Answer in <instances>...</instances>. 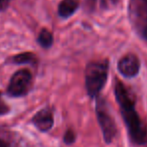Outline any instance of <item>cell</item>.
<instances>
[{
    "label": "cell",
    "instance_id": "6da1fadb",
    "mask_svg": "<svg viewBox=\"0 0 147 147\" xmlns=\"http://www.w3.org/2000/svg\"><path fill=\"white\" fill-rule=\"evenodd\" d=\"M114 95L131 142L136 145H145L147 144V127L136 111L133 95L118 80L115 83Z\"/></svg>",
    "mask_w": 147,
    "mask_h": 147
},
{
    "label": "cell",
    "instance_id": "7a4b0ae2",
    "mask_svg": "<svg viewBox=\"0 0 147 147\" xmlns=\"http://www.w3.org/2000/svg\"><path fill=\"white\" fill-rule=\"evenodd\" d=\"M108 78V61L91 62L85 69V88L91 98L99 95Z\"/></svg>",
    "mask_w": 147,
    "mask_h": 147
},
{
    "label": "cell",
    "instance_id": "3957f363",
    "mask_svg": "<svg viewBox=\"0 0 147 147\" xmlns=\"http://www.w3.org/2000/svg\"><path fill=\"white\" fill-rule=\"evenodd\" d=\"M97 120L102 131L103 138L106 144L112 143L117 133V127L113 115L111 114L110 108L107 104L106 100L103 97H96V105H95Z\"/></svg>",
    "mask_w": 147,
    "mask_h": 147
},
{
    "label": "cell",
    "instance_id": "277c9868",
    "mask_svg": "<svg viewBox=\"0 0 147 147\" xmlns=\"http://www.w3.org/2000/svg\"><path fill=\"white\" fill-rule=\"evenodd\" d=\"M32 85V74L28 69H20L12 75L8 84V94L13 97L25 95Z\"/></svg>",
    "mask_w": 147,
    "mask_h": 147
},
{
    "label": "cell",
    "instance_id": "5b68a950",
    "mask_svg": "<svg viewBox=\"0 0 147 147\" xmlns=\"http://www.w3.org/2000/svg\"><path fill=\"white\" fill-rule=\"evenodd\" d=\"M118 70L120 74L126 78L135 77L140 70V62L134 54H127L118 62Z\"/></svg>",
    "mask_w": 147,
    "mask_h": 147
},
{
    "label": "cell",
    "instance_id": "8992f818",
    "mask_svg": "<svg viewBox=\"0 0 147 147\" xmlns=\"http://www.w3.org/2000/svg\"><path fill=\"white\" fill-rule=\"evenodd\" d=\"M33 123L41 131H48L53 125V115L50 110L43 109L33 117Z\"/></svg>",
    "mask_w": 147,
    "mask_h": 147
},
{
    "label": "cell",
    "instance_id": "52a82bcc",
    "mask_svg": "<svg viewBox=\"0 0 147 147\" xmlns=\"http://www.w3.org/2000/svg\"><path fill=\"white\" fill-rule=\"evenodd\" d=\"M78 7V0H62L58 5V15L62 18H68L77 11Z\"/></svg>",
    "mask_w": 147,
    "mask_h": 147
},
{
    "label": "cell",
    "instance_id": "ba28073f",
    "mask_svg": "<svg viewBox=\"0 0 147 147\" xmlns=\"http://www.w3.org/2000/svg\"><path fill=\"white\" fill-rule=\"evenodd\" d=\"M14 64H36L37 56L32 52H22L17 55L12 56L9 60Z\"/></svg>",
    "mask_w": 147,
    "mask_h": 147
},
{
    "label": "cell",
    "instance_id": "9c48e42d",
    "mask_svg": "<svg viewBox=\"0 0 147 147\" xmlns=\"http://www.w3.org/2000/svg\"><path fill=\"white\" fill-rule=\"evenodd\" d=\"M53 41H54V38H53L52 32L47 28H42L37 36V43L42 48L49 49L53 45Z\"/></svg>",
    "mask_w": 147,
    "mask_h": 147
},
{
    "label": "cell",
    "instance_id": "30bf717a",
    "mask_svg": "<svg viewBox=\"0 0 147 147\" xmlns=\"http://www.w3.org/2000/svg\"><path fill=\"white\" fill-rule=\"evenodd\" d=\"M75 139H76L75 133L70 129L67 130L66 133H65V135H64V142H65L66 144H72V143H74Z\"/></svg>",
    "mask_w": 147,
    "mask_h": 147
},
{
    "label": "cell",
    "instance_id": "8fae6325",
    "mask_svg": "<svg viewBox=\"0 0 147 147\" xmlns=\"http://www.w3.org/2000/svg\"><path fill=\"white\" fill-rule=\"evenodd\" d=\"M8 111H9V108H8L6 103L4 102V100L2 99V95H1V93H0V115L5 114Z\"/></svg>",
    "mask_w": 147,
    "mask_h": 147
},
{
    "label": "cell",
    "instance_id": "7c38bea8",
    "mask_svg": "<svg viewBox=\"0 0 147 147\" xmlns=\"http://www.w3.org/2000/svg\"><path fill=\"white\" fill-rule=\"evenodd\" d=\"M12 0H0V12H4L9 7Z\"/></svg>",
    "mask_w": 147,
    "mask_h": 147
},
{
    "label": "cell",
    "instance_id": "4fadbf2b",
    "mask_svg": "<svg viewBox=\"0 0 147 147\" xmlns=\"http://www.w3.org/2000/svg\"><path fill=\"white\" fill-rule=\"evenodd\" d=\"M0 147H7L5 142H4L3 140H1V139H0Z\"/></svg>",
    "mask_w": 147,
    "mask_h": 147
},
{
    "label": "cell",
    "instance_id": "5bb4252c",
    "mask_svg": "<svg viewBox=\"0 0 147 147\" xmlns=\"http://www.w3.org/2000/svg\"><path fill=\"white\" fill-rule=\"evenodd\" d=\"M144 37L147 39V27L145 28V30H144Z\"/></svg>",
    "mask_w": 147,
    "mask_h": 147
},
{
    "label": "cell",
    "instance_id": "9a60e30c",
    "mask_svg": "<svg viewBox=\"0 0 147 147\" xmlns=\"http://www.w3.org/2000/svg\"><path fill=\"white\" fill-rule=\"evenodd\" d=\"M145 1H146V3H147V0H145Z\"/></svg>",
    "mask_w": 147,
    "mask_h": 147
}]
</instances>
